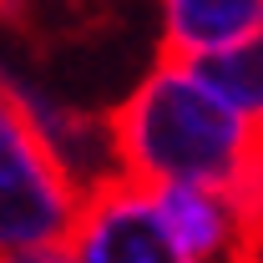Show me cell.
<instances>
[{
  "label": "cell",
  "mask_w": 263,
  "mask_h": 263,
  "mask_svg": "<svg viewBox=\"0 0 263 263\" xmlns=\"http://www.w3.org/2000/svg\"><path fill=\"white\" fill-rule=\"evenodd\" d=\"M106 122L117 172L142 187L228 193L263 157L258 127L228 97H218L193 61H157Z\"/></svg>",
  "instance_id": "cell-1"
},
{
  "label": "cell",
  "mask_w": 263,
  "mask_h": 263,
  "mask_svg": "<svg viewBox=\"0 0 263 263\" xmlns=\"http://www.w3.org/2000/svg\"><path fill=\"white\" fill-rule=\"evenodd\" d=\"M81 208L86 187L0 76V258L71 243Z\"/></svg>",
  "instance_id": "cell-2"
},
{
  "label": "cell",
  "mask_w": 263,
  "mask_h": 263,
  "mask_svg": "<svg viewBox=\"0 0 263 263\" xmlns=\"http://www.w3.org/2000/svg\"><path fill=\"white\" fill-rule=\"evenodd\" d=\"M71 253L76 263H197L172 238L157 197L132 177H106L86 193Z\"/></svg>",
  "instance_id": "cell-3"
},
{
  "label": "cell",
  "mask_w": 263,
  "mask_h": 263,
  "mask_svg": "<svg viewBox=\"0 0 263 263\" xmlns=\"http://www.w3.org/2000/svg\"><path fill=\"white\" fill-rule=\"evenodd\" d=\"M263 26V0H162V61L218 56Z\"/></svg>",
  "instance_id": "cell-4"
},
{
  "label": "cell",
  "mask_w": 263,
  "mask_h": 263,
  "mask_svg": "<svg viewBox=\"0 0 263 263\" xmlns=\"http://www.w3.org/2000/svg\"><path fill=\"white\" fill-rule=\"evenodd\" d=\"M162 208L172 238L197 263H238V218L233 202L213 187H147Z\"/></svg>",
  "instance_id": "cell-5"
},
{
  "label": "cell",
  "mask_w": 263,
  "mask_h": 263,
  "mask_svg": "<svg viewBox=\"0 0 263 263\" xmlns=\"http://www.w3.org/2000/svg\"><path fill=\"white\" fill-rule=\"evenodd\" d=\"M197 66V76L218 91V97H228L263 137V26L248 41H238L228 51H218V56H202Z\"/></svg>",
  "instance_id": "cell-6"
},
{
  "label": "cell",
  "mask_w": 263,
  "mask_h": 263,
  "mask_svg": "<svg viewBox=\"0 0 263 263\" xmlns=\"http://www.w3.org/2000/svg\"><path fill=\"white\" fill-rule=\"evenodd\" d=\"M10 263H76V253H71V243H61V248H35V253H15Z\"/></svg>",
  "instance_id": "cell-7"
},
{
  "label": "cell",
  "mask_w": 263,
  "mask_h": 263,
  "mask_svg": "<svg viewBox=\"0 0 263 263\" xmlns=\"http://www.w3.org/2000/svg\"><path fill=\"white\" fill-rule=\"evenodd\" d=\"M0 15L5 21H21V0H0Z\"/></svg>",
  "instance_id": "cell-8"
}]
</instances>
